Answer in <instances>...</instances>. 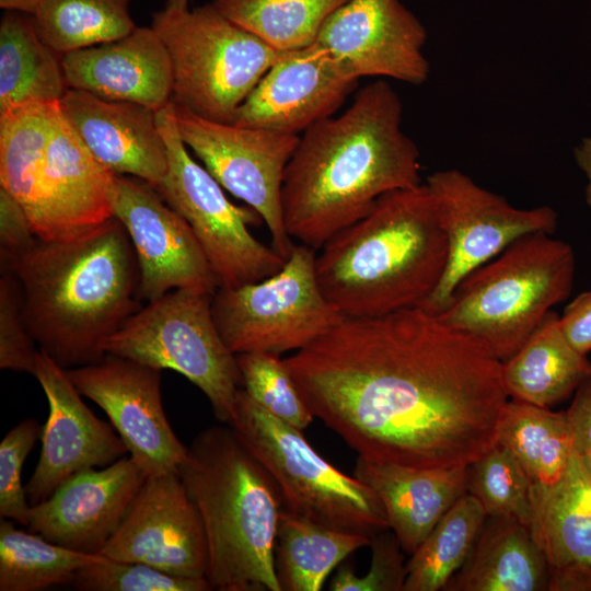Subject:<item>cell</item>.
Wrapping results in <instances>:
<instances>
[{
	"mask_svg": "<svg viewBox=\"0 0 591 591\" xmlns=\"http://www.w3.org/2000/svg\"><path fill=\"white\" fill-rule=\"evenodd\" d=\"M285 363L313 415L380 463L468 466L509 401L502 362L421 308L345 317Z\"/></svg>",
	"mask_w": 591,
	"mask_h": 591,
	"instance_id": "cell-1",
	"label": "cell"
},
{
	"mask_svg": "<svg viewBox=\"0 0 591 591\" xmlns=\"http://www.w3.org/2000/svg\"><path fill=\"white\" fill-rule=\"evenodd\" d=\"M402 120L398 94L376 80L359 89L340 115L303 132L282 185L283 223L292 240L317 251L385 194L422 184L420 152Z\"/></svg>",
	"mask_w": 591,
	"mask_h": 591,
	"instance_id": "cell-2",
	"label": "cell"
},
{
	"mask_svg": "<svg viewBox=\"0 0 591 591\" xmlns=\"http://www.w3.org/2000/svg\"><path fill=\"white\" fill-rule=\"evenodd\" d=\"M33 339L63 369L100 361L107 340L142 306L129 235L114 216L38 242L13 266Z\"/></svg>",
	"mask_w": 591,
	"mask_h": 591,
	"instance_id": "cell-3",
	"label": "cell"
},
{
	"mask_svg": "<svg viewBox=\"0 0 591 591\" xmlns=\"http://www.w3.org/2000/svg\"><path fill=\"white\" fill-rule=\"evenodd\" d=\"M320 250L315 271L321 291L348 318L420 306L439 285L449 255L426 183L385 194Z\"/></svg>",
	"mask_w": 591,
	"mask_h": 591,
	"instance_id": "cell-4",
	"label": "cell"
},
{
	"mask_svg": "<svg viewBox=\"0 0 591 591\" xmlns=\"http://www.w3.org/2000/svg\"><path fill=\"white\" fill-rule=\"evenodd\" d=\"M205 530L206 579L220 591H281L275 546L277 484L229 426L200 431L177 468Z\"/></svg>",
	"mask_w": 591,
	"mask_h": 591,
	"instance_id": "cell-5",
	"label": "cell"
},
{
	"mask_svg": "<svg viewBox=\"0 0 591 591\" xmlns=\"http://www.w3.org/2000/svg\"><path fill=\"white\" fill-rule=\"evenodd\" d=\"M575 269L569 243L531 233L466 275L436 315L503 361L569 297Z\"/></svg>",
	"mask_w": 591,
	"mask_h": 591,
	"instance_id": "cell-6",
	"label": "cell"
},
{
	"mask_svg": "<svg viewBox=\"0 0 591 591\" xmlns=\"http://www.w3.org/2000/svg\"><path fill=\"white\" fill-rule=\"evenodd\" d=\"M151 27L172 66V101L217 123L237 108L281 51L225 18L213 4L153 13Z\"/></svg>",
	"mask_w": 591,
	"mask_h": 591,
	"instance_id": "cell-7",
	"label": "cell"
},
{
	"mask_svg": "<svg viewBox=\"0 0 591 591\" xmlns=\"http://www.w3.org/2000/svg\"><path fill=\"white\" fill-rule=\"evenodd\" d=\"M277 484L283 509L338 530L372 536L390 529L375 493L323 459L302 431L240 389L228 424Z\"/></svg>",
	"mask_w": 591,
	"mask_h": 591,
	"instance_id": "cell-8",
	"label": "cell"
},
{
	"mask_svg": "<svg viewBox=\"0 0 591 591\" xmlns=\"http://www.w3.org/2000/svg\"><path fill=\"white\" fill-rule=\"evenodd\" d=\"M213 294L175 289L147 302L106 343V355L173 370L196 385L213 414L229 424L242 378L215 323Z\"/></svg>",
	"mask_w": 591,
	"mask_h": 591,
	"instance_id": "cell-9",
	"label": "cell"
},
{
	"mask_svg": "<svg viewBox=\"0 0 591 591\" xmlns=\"http://www.w3.org/2000/svg\"><path fill=\"white\" fill-rule=\"evenodd\" d=\"M315 259L314 248L294 244L283 267L273 276L216 290L212 316L234 355L296 352L345 318L322 293Z\"/></svg>",
	"mask_w": 591,
	"mask_h": 591,
	"instance_id": "cell-10",
	"label": "cell"
},
{
	"mask_svg": "<svg viewBox=\"0 0 591 591\" xmlns=\"http://www.w3.org/2000/svg\"><path fill=\"white\" fill-rule=\"evenodd\" d=\"M157 118L169 165L154 188L189 224L219 287L253 283L279 271L286 258L248 230L259 215L251 207L232 204L217 179L188 153L177 129L173 101L157 112Z\"/></svg>",
	"mask_w": 591,
	"mask_h": 591,
	"instance_id": "cell-11",
	"label": "cell"
},
{
	"mask_svg": "<svg viewBox=\"0 0 591 591\" xmlns=\"http://www.w3.org/2000/svg\"><path fill=\"white\" fill-rule=\"evenodd\" d=\"M425 183L436 201L449 248L439 285L418 306L433 314L447 305L459 282L471 271L522 236L552 234L558 224L552 207L517 208L456 169L436 171Z\"/></svg>",
	"mask_w": 591,
	"mask_h": 591,
	"instance_id": "cell-12",
	"label": "cell"
},
{
	"mask_svg": "<svg viewBox=\"0 0 591 591\" xmlns=\"http://www.w3.org/2000/svg\"><path fill=\"white\" fill-rule=\"evenodd\" d=\"M173 104L186 147L223 188L259 215L273 247L287 259L294 244L283 223L282 185L300 136L208 120Z\"/></svg>",
	"mask_w": 591,
	"mask_h": 591,
	"instance_id": "cell-13",
	"label": "cell"
},
{
	"mask_svg": "<svg viewBox=\"0 0 591 591\" xmlns=\"http://www.w3.org/2000/svg\"><path fill=\"white\" fill-rule=\"evenodd\" d=\"M109 198L137 257L141 300L150 302L175 289L216 292L219 283L193 230L152 185L113 175Z\"/></svg>",
	"mask_w": 591,
	"mask_h": 591,
	"instance_id": "cell-14",
	"label": "cell"
},
{
	"mask_svg": "<svg viewBox=\"0 0 591 591\" xmlns=\"http://www.w3.org/2000/svg\"><path fill=\"white\" fill-rule=\"evenodd\" d=\"M66 371L80 394L105 412L147 477L177 472L188 447L165 416L162 370L107 354L97 362Z\"/></svg>",
	"mask_w": 591,
	"mask_h": 591,
	"instance_id": "cell-15",
	"label": "cell"
},
{
	"mask_svg": "<svg viewBox=\"0 0 591 591\" xmlns=\"http://www.w3.org/2000/svg\"><path fill=\"white\" fill-rule=\"evenodd\" d=\"M426 42V27L401 0H348L327 18L314 43L355 79L419 85L430 74Z\"/></svg>",
	"mask_w": 591,
	"mask_h": 591,
	"instance_id": "cell-16",
	"label": "cell"
},
{
	"mask_svg": "<svg viewBox=\"0 0 591 591\" xmlns=\"http://www.w3.org/2000/svg\"><path fill=\"white\" fill-rule=\"evenodd\" d=\"M100 554L178 577L206 578L208 549L202 521L178 472L146 478Z\"/></svg>",
	"mask_w": 591,
	"mask_h": 591,
	"instance_id": "cell-17",
	"label": "cell"
},
{
	"mask_svg": "<svg viewBox=\"0 0 591 591\" xmlns=\"http://www.w3.org/2000/svg\"><path fill=\"white\" fill-rule=\"evenodd\" d=\"M34 376L45 393L49 413L40 433L39 460L25 485L30 506L46 500L72 475L105 467L128 453L114 427L83 403L66 369L40 349Z\"/></svg>",
	"mask_w": 591,
	"mask_h": 591,
	"instance_id": "cell-18",
	"label": "cell"
},
{
	"mask_svg": "<svg viewBox=\"0 0 591 591\" xmlns=\"http://www.w3.org/2000/svg\"><path fill=\"white\" fill-rule=\"evenodd\" d=\"M358 81L315 43L281 51L237 108L233 124L291 135L304 132L333 116Z\"/></svg>",
	"mask_w": 591,
	"mask_h": 591,
	"instance_id": "cell-19",
	"label": "cell"
},
{
	"mask_svg": "<svg viewBox=\"0 0 591 591\" xmlns=\"http://www.w3.org/2000/svg\"><path fill=\"white\" fill-rule=\"evenodd\" d=\"M147 475L129 455L66 479L30 507L28 531L68 548L100 554L123 522Z\"/></svg>",
	"mask_w": 591,
	"mask_h": 591,
	"instance_id": "cell-20",
	"label": "cell"
},
{
	"mask_svg": "<svg viewBox=\"0 0 591 591\" xmlns=\"http://www.w3.org/2000/svg\"><path fill=\"white\" fill-rule=\"evenodd\" d=\"M60 111L95 160L114 175L153 187L167 171V150L157 112L140 104L105 100L68 89Z\"/></svg>",
	"mask_w": 591,
	"mask_h": 591,
	"instance_id": "cell-21",
	"label": "cell"
},
{
	"mask_svg": "<svg viewBox=\"0 0 591 591\" xmlns=\"http://www.w3.org/2000/svg\"><path fill=\"white\" fill-rule=\"evenodd\" d=\"M61 61L68 89L155 112L172 101L171 60L151 26H137L115 40L67 53Z\"/></svg>",
	"mask_w": 591,
	"mask_h": 591,
	"instance_id": "cell-22",
	"label": "cell"
},
{
	"mask_svg": "<svg viewBox=\"0 0 591 591\" xmlns=\"http://www.w3.org/2000/svg\"><path fill=\"white\" fill-rule=\"evenodd\" d=\"M113 175L85 148L58 105L43 173L45 241L113 217L109 198Z\"/></svg>",
	"mask_w": 591,
	"mask_h": 591,
	"instance_id": "cell-23",
	"label": "cell"
},
{
	"mask_svg": "<svg viewBox=\"0 0 591 591\" xmlns=\"http://www.w3.org/2000/svg\"><path fill=\"white\" fill-rule=\"evenodd\" d=\"M531 532L548 566V591H591V476L573 451L560 479L534 498Z\"/></svg>",
	"mask_w": 591,
	"mask_h": 591,
	"instance_id": "cell-24",
	"label": "cell"
},
{
	"mask_svg": "<svg viewBox=\"0 0 591 591\" xmlns=\"http://www.w3.org/2000/svg\"><path fill=\"white\" fill-rule=\"evenodd\" d=\"M352 475L375 493L390 529L409 555L467 493V466L417 467L358 456Z\"/></svg>",
	"mask_w": 591,
	"mask_h": 591,
	"instance_id": "cell-25",
	"label": "cell"
},
{
	"mask_svg": "<svg viewBox=\"0 0 591 591\" xmlns=\"http://www.w3.org/2000/svg\"><path fill=\"white\" fill-rule=\"evenodd\" d=\"M548 566L531 529L487 517L474 546L444 591H548Z\"/></svg>",
	"mask_w": 591,
	"mask_h": 591,
	"instance_id": "cell-26",
	"label": "cell"
},
{
	"mask_svg": "<svg viewBox=\"0 0 591 591\" xmlns=\"http://www.w3.org/2000/svg\"><path fill=\"white\" fill-rule=\"evenodd\" d=\"M509 397L549 408L575 394L591 375V361L564 335L559 315L549 311L522 346L501 361Z\"/></svg>",
	"mask_w": 591,
	"mask_h": 591,
	"instance_id": "cell-27",
	"label": "cell"
},
{
	"mask_svg": "<svg viewBox=\"0 0 591 591\" xmlns=\"http://www.w3.org/2000/svg\"><path fill=\"white\" fill-rule=\"evenodd\" d=\"M61 58L40 38L31 14L4 11L0 21V114L33 103H58L68 90Z\"/></svg>",
	"mask_w": 591,
	"mask_h": 591,
	"instance_id": "cell-28",
	"label": "cell"
},
{
	"mask_svg": "<svg viewBox=\"0 0 591 591\" xmlns=\"http://www.w3.org/2000/svg\"><path fill=\"white\" fill-rule=\"evenodd\" d=\"M58 103H33L0 114V187L26 211L36 235L45 240L43 173Z\"/></svg>",
	"mask_w": 591,
	"mask_h": 591,
	"instance_id": "cell-29",
	"label": "cell"
},
{
	"mask_svg": "<svg viewBox=\"0 0 591 591\" xmlns=\"http://www.w3.org/2000/svg\"><path fill=\"white\" fill-rule=\"evenodd\" d=\"M371 537L338 530L282 509L275 546L281 591H320L332 570Z\"/></svg>",
	"mask_w": 591,
	"mask_h": 591,
	"instance_id": "cell-30",
	"label": "cell"
},
{
	"mask_svg": "<svg viewBox=\"0 0 591 591\" xmlns=\"http://www.w3.org/2000/svg\"><path fill=\"white\" fill-rule=\"evenodd\" d=\"M496 442L507 447L528 473L533 498L564 475L572 454L566 412L511 399L505 406Z\"/></svg>",
	"mask_w": 591,
	"mask_h": 591,
	"instance_id": "cell-31",
	"label": "cell"
},
{
	"mask_svg": "<svg viewBox=\"0 0 591 591\" xmlns=\"http://www.w3.org/2000/svg\"><path fill=\"white\" fill-rule=\"evenodd\" d=\"M486 518L474 496L459 498L410 555L403 591L443 590L467 559Z\"/></svg>",
	"mask_w": 591,
	"mask_h": 591,
	"instance_id": "cell-32",
	"label": "cell"
},
{
	"mask_svg": "<svg viewBox=\"0 0 591 591\" xmlns=\"http://www.w3.org/2000/svg\"><path fill=\"white\" fill-rule=\"evenodd\" d=\"M103 558L102 554L53 543L1 518L0 591H39L55 584H70L80 569Z\"/></svg>",
	"mask_w": 591,
	"mask_h": 591,
	"instance_id": "cell-33",
	"label": "cell"
},
{
	"mask_svg": "<svg viewBox=\"0 0 591 591\" xmlns=\"http://www.w3.org/2000/svg\"><path fill=\"white\" fill-rule=\"evenodd\" d=\"M130 1L43 0L31 15L40 38L62 56L131 33Z\"/></svg>",
	"mask_w": 591,
	"mask_h": 591,
	"instance_id": "cell-34",
	"label": "cell"
},
{
	"mask_svg": "<svg viewBox=\"0 0 591 591\" xmlns=\"http://www.w3.org/2000/svg\"><path fill=\"white\" fill-rule=\"evenodd\" d=\"M348 0H213L229 20L279 51L312 45L327 18Z\"/></svg>",
	"mask_w": 591,
	"mask_h": 591,
	"instance_id": "cell-35",
	"label": "cell"
},
{
	"mask_svg": "<svg viewBox=\"0 0 591 591\" xmlns=\"http://www.w3.org/2000/svg\"><path fill=\"white\" fill-rule=\"evenodd\" d=\"M467 493L487 517L513 518L531 526L534 517L533 485L514 454L496 442L467 466Z\"/></svg>",
	"mask_w": 591,
	"mask_h": 591,
	"instance_id": "cell-36",
	"label": "cell"
},
{
	"mask_svg": "<svg viewBox=\"0 0 591 591\" xmlns=\"http://www.w3.org/2000/svg\"><path fill=\"white\" fill-rule=\"evenodd\" d=\"M243 390L260 407L303 431L315 418L280 356L268 352L236 355Z\"/></svg>",
	"mask_w": 591,
	"mask_h": 591,
	"instance_id": "cell-37",
	"label": "cell"
},
{
	"mask_svg": "<svg viewBox=\"0 0 591 591\" xmlns=\"http://www.w3.org/2000/svg\"><path fill=\"white\" fill-rule=\"evenodd\" d=\"M70 584L81 591H207L206 578L170 575L141 563L104 558L80 569Z\"/></svg>",
	"mask_w": 591,
	"mask_h": 591,
	"instance_id": "cell-38",
	"label": "cell"
},
{
	"mask_svg": "<svg viewBox=\"0 0 591 591\" xmlns=\"http://www.w3.org/2000/svg\"><path fill=\"white\" fill-rule=\"evenodd\" d=\"M42 429L35 419H25L13 427L0 443V515L22 525H27L31 507L22 485V468Z\"/></svg>",
	"mask_w": 591,
	"mask_h": 591,
	"instance_id": "cell-39",
	"label": "cell"
},
{
	"mask_svg": "<svg viewBox=\"0 0 591 591\" xmlns=\"http://www.w3.org/2000/svg\"><path fill=\"white\" fill-rule=\"evenodd\" d=\"M23 316V296L15 275L0 278V368L34 375L39 350Z\"/></svg>",
	"mask_w": 591,
	"mask_h": 591,
	"instance_id": "cell-40",
	"label": "cell"
},
{
	"mask_svg": "<svg viewBox=\"0 0 591 591\" xmlns=\"http://www.w3.org/2000/svg\"><path fill=\"white\" fill-rule=\"evenodd\" d=\"M371 564L363 576H358L349 565L335 573L332 591H403L406 580L404 551L395 534L386 530L371 536Z\"/></svg>",
	"mask_w": 591,
	"mask_h": 591,
	"instance_id": "cell-41",
	"label": "cell"
},
{
	"mask_svg": "<svg viewBox=\"0 0 591 591\" xmlns=\"http://www.w3.org/2000/svg\"><path fill=\"white\" fill-rule=\"evenodd\" d=\"M30 218L22 205L0 187V267L11 273L15 263L37 242Z\"/></svg>",
	"mask_w": 591,
	"mask_h": 591,
	"instance_id": "cell-42",
	"label": "cell"
},
{
	"mask_svg": "<svg viewBox=\"0 0 591 591\" xmlns=\"http://www.w3.org/2000/svg\"><path fill=\"white\" fill-rule=\"evenodd\" d=\"M565 412L572 437V451L591 476V375L577 389Z\"/></svg>",
	"mask_w": 591,
	"mask_h": 591,
	"instance_id": "cell-43",
	"label": "cell"
},
{
	"mask_svg": "<svg viewBox=\"0 0 591 591\" xmlns=\"http://www.w3.org/2000/svg\"><path fill=\"white\" fill-rule=\"evenodd\" d=\"M559 324L571 346L588 356L591 352V290L581 292L565 306Z\"/></svg>",
	"mask_w": 591,
	"mask_h": 591,
	"instance_id": "cell-44",
	"label": "cell"
},
{
	"mask_svg": "<svg viewBox=\"0 0 591 591\" xmlns=\"http://www.w3.org/2000/svg\"><path fill=\"white\" fill-rule=\"evenodd\" d=\"M573 158L577 166L587 178L584 187V199L591 207V136H587L573 148Z\"/></svg>",
	"mask_w": 591,
	"mask_h": 591,
	"instance_id": "cell-45",
	"label": "cell"
},
{
	"mask_svg": "<svg viewBox=\"0 0 591 591\" xmlns=\"http://www.w3.org/2000/svg\"><path fill=\"white\" fill-rule=\"evenodd\" d=\"M43 0H0V8L4 11H18L33 14Z\"/></svg>",
	"mask_w": 591,
	"mask_h": 591,
	"instance_id": "cell-46",
	"label": "cell"
},
{
	"mask_svg": "<svg viewBox=\"0 0 591 591\" xmlns=\"http://www.w3.org/2000/svg\"><path fill=\"white\" fill-rule=\"evenodd\" d=\"M190 0H166L165 8L170 11H184L189 9Z\"/></svg>",
	"mask_w": 591,
	"mask_h": 591,
	"instance_id": "cell-47",
	"label": "cell"
}]
</instances>
